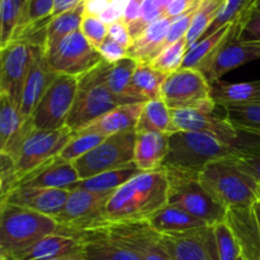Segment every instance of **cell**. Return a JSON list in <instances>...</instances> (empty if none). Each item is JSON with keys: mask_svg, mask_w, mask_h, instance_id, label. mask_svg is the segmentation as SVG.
I'll list each match as a JSON object with an SVG mask.
<instances>
[{"mask_svg": "<svg viewBox=\"0 0 260 260\" xmlns=\"http://www.w3.org/2000/svg\"><path fill=\"white\" fill-rule=\"evenodd\" d=\"M168 194L169 182L164 169L140 172L111 196L104 210V221H146L168 205Z\"/></svg>", "mask_w": 260, "mask_h": 260, "instance_id": "obj_1", "label": "cell"}, {"mask_svg": "<svg viewBox=\"0 0 260 260\" xmlns=\"http://www.w3.org/2000/svg\"><path fill=\"white\" fill-rule=\"evenodd\" d=\"M240 159L235 147L210 135L193 131H177L169 136V151L164 169L198 175L211 162L222 159Z\"/></svg>", "mask_w": 260, "mask_h": 260, "instance_id": "obj_2", "label": "cell"}, {"mask_svg": "<svg viewBox=\"0 0 260 260\" xmlns=\"http://www.w3.org/2000/svg\"><path fill=\"white\" fill-rule=\"evenodd\" d=\"M198 179L228 210H250L260 198V184L235 157L211 162Z\"/></svg>", "mask_w": 260, "mask_h": 260, "instance_id": "obj_3", "label": "cell"}, {"mask_svg": "<svg viewBox=\"0 0 260 260\" xmlns=\"http://www.w3.org/2000/svg\"><path fill=\"white\" fill-rule=\"evenodd\" d=\"M73 137V131L68 126L52 131H40L25 121L17 136L0 152H7L14 159L19 183L22 178L58 156Z\"/></svg>", "mask_w": 260, "mask_h": 260, "instance_id": "obj_4", "label": "cell"}, {"mask_svg": "<svg viewBox=\"0 0 260 260\" xmlns=\"http://www.w3.org/2000/svg\"><path fill=\"white\" fill-rule=\"evenodd\" d=\"M50 216L10 202L0 203V256L24 249L50 234L63 231Z\"/></svg>", "mask_w": 260, "mask_h": 260, "instance_id": "obj_5", "label": "cell"}, {"mask_svg": "<svg viewBox=\"0 0 260 260\" xmlns=\"http://www.w3.org/2000/svg\"><path fill=\"white\" fill-rule=\"evenodd\" d=\"M140 103L128 96L114 94L103 80L101 63L79 76V88L66 126L73 134L80 131L99 117L124 104Z\"/></svg>", "mask_w": 260, "mask_h": 260, "instance_id": "obj_6", "label": "cell"}, {"mask_svg": "<svg viewBox=\"0 0 260 260\" xmlns=\"http://www.w3.org/2000/svg\"><path fill=\"white\" fill-rule=\"evenodd\" d=\"M164 170L169 182V205L185 211L208 226L225 222L228 218V208L203 187L198 175L169 169Z\"/></svg>", "mask_w": 260, "mask_h": 260, "instance_id": "obj_7", "label": "cell"}, {"mask_svg": "<svg viewBox=\"0 0 260 260\" xmlns=\"http://www.w3.org/2000/svg\"><path fill=\"white\" fill-rule=\"evenodd\" d=\"M43 45L25 38L12 40L0 48V94H4L19 109L23 88L33 65L36 55Z\"/></svg>", "mask_w": 260, "mask_h": 260, "instance_id": "obj_8", "label": "cell"}, {"mask_svg": "<svg viewBox=\"0 0 260 260\" xmlns=\"http://www.w3.org/2000/svg\"><path fill=\"white\" fill-rule=\"evenodd\" d=\"M161 99L170 109L196 108L215 111L212 88L205 74L194 69H179L169 74L161 89Z\"/></svg>", "mask_w": 260, "mask_h": 260, "instance_id": "obj_9", "label": "cell"}, {"mask_svg": "<svg viewBox=\"0 0 260 260\" xmlns=\"http://www.w3.org/2000/svg\"><path fill=\"white\" fill-rule=\"evenodd\" d=\"M136 136V131L112 135L88 154L74 161L80 180L134 162Z\"/></svg>", "mask_w": 260, "mask_h": 260, "instance_id": "obj_10", "label": "cell"}, {"mask_svg": "<svg viewBox=\"0 0 260 260\" xmlns=\"http://www.w3.org/2000/svg\"><path fill=\"white\" fill-rule=\"evenodd\" d=\"M79 88V78L58 75L28 122L35 129L52 131L66 126Z\"/></svg>", "mask_w": 260, "mask_h": 260, "instance_id": "obj_11", "label": "cell"}, {"mask_svg": "<svg viewBox=\"0 0 260 260\" xmlns=\"http://www.w3.org/2000/svg\"><path fill=\"white\" fill-rule=\"evenodd\" d=\"M94 229H101L109 238L131 249L140 260H173L162 246L160 234L152 230L146 221H103Z\"/></svg>", "mask_w": 260, "mask_h": 260, "instance_id": "obj_12", "label": "cell"}, {"mask_svg": "<svg viewBox=\"0 0 260 260\" xmlns=\"http://www.w3.org/2000/svg\"><path fill=\"white\" fill-rule=\"evenodd\" d=\"M45 55L52 70L58 75L78 78L103 61L99 51L88 42L80 29L63 38L57 47Z\"/></svg>", "mask_w": 260, "mask_h": 260, "instance_id": "obj_13", "label": "cell"}, {"mask_svg": "<svg viewBox=\"0 0 260 260\" xmlns=\"http://www.w3.org/2000/svg\"><path fill=\"white\" fill-rule=\"evenodd\" d=\"M112 194L71 189L65 207L55 217L63 229L79 233L94 229L104 221V210Z\"/></svg>", "mask_w": 260, "mask_h": 260, "instance_id": "obj_14", "label": "cell"}, {"mask_svg": "<svg viewBox=\"0 0 260 260\" xmlns=\"http://www.w3.org/2000/svg\"><path fill=\"white\" fill-rule=\"evenodd\" d=\"M160 240L173 260H221L213 226L160 234Z\"/></svg>", "mask_w": 260, "mask_h": 260, "instance_id": "obj_15", "label": "cell"}, {"mask_svg": "<svg viewBox=\"0 0 260 260\" xmlns=\"http://www.w3.org/2000/svg\"><path fill=\"white\" fill-rule=\"evenodd\" d=\"M83 248L81 234L66 229L43 236L27 248L0 258L7 260H55L83 253Z\"/></svg>", "mask_w": 260, "mask_h": 260, "instance_id": "obj_16", "label": "cell"}, {"mask_svg": "<svg viewBox=\"0 0 260 260\" xmlns=\"http://www.w3.org/2000/svg\"><path fill=\"white\" fill-rule=\"evenodd\" d=\"M241 24L243 20L240 18L235 20L233 35L230 41L226 43L225 47L221 50L216 60L205 74L211 84L221 80L225 74L245 65L260 60V40L259 41H239Z\"/></svg>", "mask_w": 260, "mask_h": 260, "instance_id": "obj_17", "label": "cell"}, {"mask_svg": "<svg viewBox=\"0 0 260 260\" xmlns=\"http://www.w3.org/2000/svg\"><path fill=\"white\" fill-rule=\"evenodd\" d=\"M57 76L58 74L55 73L50 63L47 62L45 48H41L36 55L33 65L28 74L27 80H25L24 88H23L22 101H20L19 107V113L23 122L28 121L32 117L40 102L42 101L43 95Z\"/></svg>", "mask_w": 260, "mask_h": 260, "instance_id": "obj_18", "label": "cell"}, {"mask_svg": "<svg viewBox=\"0 0 260 260\" xmlns=\"http://www.w3.org/2000/svg\"><path fill=\"white\" fill-rule=\"evenodd\" d=\"M78 182H80V177L73 162L56 156L22 178L17 188H56L70 190Z\"/></svg>", "mask_w": 260, "mask_h": 260, "instance_id": "obj_19", "label": "cell"}, {"mask_svg": "<svg viewBox=\"0 0 260 260\" xmlns=\"http://www.w3.org/2000/svg\"><path fill=\"white\" fill-rule=\"evenodd\" d=\"M70 190L56 188H17L2 202H10L55 218L65 207Z\"/></svg>", "mask_w": 260, "mask_h": 260, "instance_id": "obj_20", "label": "cell"}, {"mask_svg": "<svg viewBox=\"0 0 260 260\" xmlns=\"http://www.w3.org/2000/svg\"><path fill=\"white\" fill-rule=\"evenodd\" d=\"M142 108L144 103H131L117 107L74 135L94 134L108 137L119 132L136 131Z\"/></svg>", "mask_w": 260, "mask_h": 260, "instance_id": "obj_21", "label": "cell"}, {"mask_svg": "<svg viewBox=\"0 0 260 260\" xmlns=\"http://www.w3.org/2000/svg\"><path fill=\"white\" fill-rule=\"evenodd\" d=\"M234 24H235V20L228 23L220 29L213 32L212 35L202 38L196 45H193L185 55L182 69H194V70H200L203 74L207 73V70L211 68L221 50L230 41Z\"/></svg>", "mask_w": 260, "mask_h": 260, "instance_id": "obj_22", "label": "cell"}, {"mask_svg": "<svg viewBox=\"0 0 260 260\" xmlns=\"http://www.w3.org/2000/svg\"><path fill=\"white\" fill-rule=\"evenodd\" d=\"M170 135L161 132H137L134 162L140 172H155L162 169L168 151Z\"/></svg>", "mask_w": 260, "mask_h": 260, "instance_id": "obj_23", "label": "cell"}, {"mask_svg": "<svg viewBox=\"0 0 260 260\" xmlns=\"http://www.w3.org/2000/svg\"><path fill=\"white\" fill-rule=\"evenodd\" d=\"M84 241L85 260H140L135 251L109 238L101 229L79 231Z\"/></svg>", "mask_w": 260, "mask_h": 260, "instance_id": "obj_24", "label": "cell"}, {"mask_svg": "<svg viewBox=\"0 0 260 260\" xmlns=\"http://www.w3.org/2000/svg\"><path fill=\"white\" fill-rule=\"evenodd\" d=\"M226 222L233 229L243 255L249 260H260V235L253 207L250 210H228Z\"/></svg>", "mask_w": 260, "mask_h": 260, "instance_id": "obj_25", "label": "cell"}, {"mask_svg": "<svg viewBox=\"0 0 260 260\" xmlns=\"http://www.w3.org/2000/svg\"><path fill=\"white\" fill-rule=\"evenodd\" d=\"M172 19L161 17L155 20L134 41L128 50V57L135 58L139 63H150L165 47L168 30Z\"/></svg>", "mask_w": 260, "mask_h": 260, "instance_id": "obj_26", "label": "cell"}, {"mask_svg": "<svg viewBox=\"0 0 260 260\" xmlns=\"http://www.w3.org/2000/svg\"><path fill=\"white\" fill-rule=\"evenodd\" d=\"M216 106H249L260 104V79L244 83H226L217 80L211 84Z\"/></svg>", "mask_w": 260, "mask_h": 260, "instance_id": "obj_27", "label": "cell"}, {"mask_svg": "<svg viewBox=\"0 0 260 260\" xmlns=\"http://www.w3.org/2000/svg\"><path fill=\"white\" fill-rule=\"evenodd\" d=\"M150 228L159 234H179L208 226L185 211L168 203L146 220Z\"/></svg>", "mask_w": 260, "mask_h": 260, "instance_id": "obj_28", "label": "cell"}, {"mask_svg": "<svg viewBox=\"0 0 260 260\" xmlns=\"http://www.w3.org/2000/svg\"><path fill=\"white\" fill-rule=\"evenodd\" d=\"M167 78V74L156 70L150 63H139L127 94L141 103L161 99V89Z\"/></svg>", "mask_w": 260, "mask_h": 260, "instance_id": "obj_29", "label": "cell"}, {"mask_svg": "<svg viewBox=\"0 0 260 260\" xmlns=\"http://www.w3.org/2000/svg\"><path fill=\"white\" fill-rule=\"evenodd\" d=\"M139 173L140 170L136 164L131 162V164L124 165L118 169L108 170V172L101 173V174L88 178V179L80 180L71 189H85L90 190V192L113 194L119 187H122L124 183L132 179Z\"/></svg>", "mask_w": 260, "mask_h": 260, "instance_id": "obj_30", "label": "cell"}, {"mask_svg": "<svg viewBox=\"0 0 260 260\" xmlns=\"http://www.w3.org/2000/svg\"><path fill=\"white\" fill-rule=\"evenodd\" d=\"M146 131L161 132L167 135H172L178 131L173 119L172 109L162 99H155L144 103L136 132Z\"/></svg>", "mask_w": 260, "mask_h": 260, "instance_id": "obj_31", "label": "cell"}, {"mask_svg": "<svg viewBox=\"0 0 260 260\" xmlns=\"http://www.w3.org/2000/svg\"><path fill=\"white\" fill-rule=\"evenodd\" d=\"M85 14V7L84 2L75 9L62 13L57 17L50 18L46 27V38H45V53L50 52L53 48L57 47L58 43L68 37L71 33L80 29L81 20Z\"/></svg>", "mask_w": 260, "mask_h": 260, "instance_id": "obj_32", "label": "cell"}, {"mask_svg": "<svg viewBox=\"0 0 260 260\" xmlns=\"http://www.w3.org/2000/svg\"><path fill=\"white\" fill-rule=\"evenodd\" d=\"M101 66L103 80L107 84V86L117 95L128 96L127 91H128L129 83H131L132 76H134L135 71L139 66V62L135 58L126 57L114 63H109L103 60L101 62ZM128 98H131V96H128Z\"/></svg>", "mask_w": 260, "mask_h": 260, "instance_id": "obj_33", "label": "cell"}, {"mask_svg": "<svg viewBox=\"0 0 260 260\" xmlns=\"http://www.w3.org/2000/svg\"><path fill=\"white\" fill-rule=\"evenodd\" d=\"M225 3L226 0H202L198 9L196 10L192 24H190L188 35L185 37L188 50L206 35Z\"/></svg>", "mask_w": 260, "mask_h": 260, "instance_id": "obj_34", "label": "cell"}, {"mask_svg": "<svg viewBox=\"0 0 260 260\" xmlns=\"http://www.w3.org/2000/svg\"><path fill=\"white\" fill-rule=\"evenodd\" d=\"M28 0H2L0 3V48L14 37L23 17Z\"/></svg>", "mask_w": 260, "mask_h": 260, "instance_id": "obj_35", "label": "cell"}, {"mask_svg": "<svg viewBox=\"0 0 260 260\" xmlns=\"http://www.w3.org/2000/svg\"><path fill=\"white\" fill-rule=\"evenodd\" d=\"M19 109L4 94H0V151L8 146L23 126Z\"/></svg>", "mask_w": 260, "mask_h": 260, "instance_id": "obj_36", "label": "cell"}, {"mask_svg": "<svg viewBox=\"0 0 260 260\" xmlns=\"http://www.w3.org/2000/svg\"><path fill=\"white\" fill-rule=\"evenodd\" d=\"M225 117L239 129L260 136V104L223 107Z\"/></svg>", "mask_w": 260, "mask_h": 260, "instance_id": "obj_37", "label": "cell"}, {"mask_svg": "<svg viewBox=\"0 0 260 260\" xmlns=\"http://www.w3.org/2000/svg\"><path fill=\"white\" fill-rule=\"evenodd\" d=\"M187 52V40L183 38V40L178 41V42L165 47L164 50L150 62V65H151L152 68L156 69V70L169 75V74L182 69L183 61H184Z\"/></svg>", "mask_w": 260, "mask_h": 260, "instance_id": "obj_38", "label": "cell"}, {"mask_svg": "<svg viewBox=\"0 0 260 260\" xmlns=\"http://www.w3.org/2000/svg\"><path fill=\"white\" fill-rule=\"evenodd\" d=\"M106 136L102 135H74L73 140L63 147L58 156L69 162H74L81 156L88 154L89 151L98 146L101 142L106 140Z\"/></svg>", "mask_w": 260, "mask_h": 260, "instance_id": "obj_39", "label": "cell"}, {"mask_svg": "<svg viewBox=\"0 0 260 260\" xmlns=\"http://www.w3.org/2000/svg\"><path fill=\"white\" fill-rule=\"evenodd\" d=\"M165 10H167V5L164 4L162 0H144L140 18L136 22L128 25L129 35H131L132 40L135 41L136 38H139L142 35V32L151 23H154L155 20L164 17Z\"/></svg>", "mask_w": 260, "mask_h": 260, "instance_id": "obj_40", "label": "cell"}, {"mask_svg": "<svg viewBox=\"0 0 260 260\" xmlns=\"http://www.w3.org/2000/svg\"><path fill=\"white\" fill-rule=\"evenodd\" d=\"M217 241L218 254L221 260H239L243 253H241L240 244L234 234L233 229L228 222H221L213 226Z\"/></svg>", "mask_w": 260, "mask_h": 260, "instance_id": "obj_41", "label": "cell"}, {"mask_svg": "<svg viewBox=\"0 0 260 260\" xmlns=\"http://www.w3.org/2000/svg\"><path fill=\"white\" fill-rule=\"evenodd\" d=\"M251 5H255V0H226L222 9L220 10V13L217 14L216 19L213 20L211 27L208 28V30L206 32V35L203 36L202 38L212 35L213 32L220 29L221 27L226 25L228 23H231L234 22V20L238 19V18L240 17L248 8H250ZM202 38H201V40H202Z\"/></svg>", "mask_w": 260, "mask_h": 260, "instance_id": "obj_42", "label": "cell"}, {"mask_svg": "<svg viewBox=\"0 0 260 260\" xmlns=\"http://www.w3.org/2000/svg\"><path fill=\"white\" fill-rule=\"evenodd\" d=\"M80 30L88 42L96 50L108 37V25L102 22L99 17H94V15L84 14Z\"/></svg>", "mask_w": 260, "mask_h": 260, "instance_id": "obj_43", "label": "cell"}, {"mask_svg": "<svg viewBox=\"0 0 260 260\" xmlns=\"http://www.w3.org/2000/svg\"><path fill=\"white\" fill-rule=\"evenodd\" d=\"M0 184H2V200L17 188L18 175L15 161L7 152H0Z\"/></svg>", "mask_w": 260, "mask_h": 260, "instance_id": "obj_44", "label": "cell"}, {"mask_svg": "<svg viewBox=\"0 0 260 260\" xmlns=\"http://www.w3.org/2000/svg\"><path fill=\"white\" fill-rule=\"evenodd\" d=\"M197 9H193L190 10V12L185 13V14L180 15V17L172 19L169 30H168L167 40H165V47H168V46L173 45V43L178 42V41L187 37L188 30H189L193 17H194V13Z\"/></svg>", "mask_w": 260, "mask_h": 260, "instance_id": "obj_45", "label": "cell"}, {"mask_svg": "<svg viewBox=\"0 0 260 260\" xmlns=\"http://www.w3.org/2000/svg\"><path fill=\"white\" fill-rule=\"evenodd\" d=\"M98 51L101 53L102 58L109 63L118 62V61L128 57V48L123 47V46L117 43L116 41L111 40L109 37H107V40L102 43Z\"/></svg>", "mask_w": 260, "mask_h": 260, "instance_id": "obj_46", "label": "cell"}, {"mask_svg": "<svg viewBox=\"0 0 260 260\" xmlns=\"http://www.w3.org/2000/svg\"><path fill=\"white\" fill-rule=\"evenodd\" d=\"M260 40V12L254 9L241 24L239 41H259Z\"/></svg>", "mask_w": 260, "mask_h": 260, "instance_id": "obj_47", "label": "cell"}, {"mask_svg": "<svg viewBox=\"0 0 260 260\" xmlns=\"http://www.w3.org/2000/svg\"><path fill=\"white\" fill-rule=\"evenodd\" d=\"M108 37L111 40L116 41L117 43L122 45L123 47L128 48V50L132 46V43H134V40H132L131 35H129L128 27H127V24L122 19L108 25Z\"/></svg>", "mask_w": 260, "mask_h": 260, "instance_id": "obj_48", "label": "cell"}, {"mask_svg": "<svg viewBox=\"0 0 260 260\" xmlns=\"http://www.w3.org/2000/svg\"><path fill=\"white\" fill-rule=\"evenodd\" d=\"M202 0H172L165 10V17L174 19L193 9H197Z\"/></svg>", "mask_w": 260, "mask_h": 260, "instance_id": "obj_49", "label": "cell"}, {"mask_svg": "<svg viewBox=\"0 0 260 260\" xmlns=\"http://www.w3.org/2000/svg\"><path fill=\"white\" fill-rule=\"evenodd\" d=\"M238 162L260 184V154L240 157V159H238Z\"/></svg>", "mask_w": 260, "mask_h": 260, "instance_id": "obj_50", "label": "cell"}, {"mask_svg": "<svg viewBox=\"0 0 260 260\" xmlns=\"http://www.w3.org/2000/svg\"><path fill=\"white\" fill-rule=\"evenodd\" d=\"M142 3H144V0H129L126 10H124L123 18H122V20L127 24V27H128L129 24H132L134 22H136L140 18Z\"/></svg>", "mask_w": 260, "mask_h": 260, "instance_id": "obj_51", "label": "cell"}, {"mask_svg": "<svg viewBox=\"0 0 260 260\" xmlns=\"http://www.w3.org/2000/svg\"><path fill=\"white\" fill-rule=\"evenodd\" d=\"M109 4H111L109 0H84L85 14L99 17L109 7Z\"/></svg>", "mask_w": 260, "mask_h": 260, "instance_id": "obj_52", "label": "cell"}, {"mask_svg": "<svg viewBox=\"0 0 260 260\" xmlns=\"http://www.w3.org/2000/svg\"><path fill=\"white\" fill-rule=\"evenodd\" d=\"M83 2L84 0H55V5H53L51 18L57 17V15L69 12V10L75 9V8L79 7Z\"/></svg>", "mask_w": 260, "mask_h": 260, "instance_id": "obj_53", "label": "cell"}, {"mask_svg": "<svg viewBox=\"0 0 260 260\" xmlns=\"http://www.w3.org/2000/svg\"><path fill=\"white\" fill-rule=\"evenodd\" d=\"M122 18H123V13H122L119 9H117L112 3L109 4V7L107 8L101 15H99V19H101L102 22L106 23L107 25L118 22V20H121Z\"/></svg>", "mask_w": 260, "mask_h": 260, "instance_id": "obj_54", "label": "cell"}, {"mask_svg": "<svg viewBox=\"0 0 260 260\" xmlns=\"http://www.w3.org/2000/svg\"><path fill=\"white\" fill-rule=\"evenodd\" d=\"M253 213H254V217H255V222H256V226H258L259 235H260V200L254 203Z\"/></svg>", "mask_w": 260, "mask_h": 260, "instance_id": "obj_55", "label": "cell"}, {"mask_svg": "<svg viewBox=\"0 0 260 260\" xmlns=\"http://www.w3.org/2000/svg\"><path fill=\"white\" fill-rule=\"evenodd\" d=\"M55 260H85L84 258V254H76V255H71V256H66V258H60V259H55Z\"/></svg>", "mask_w": 260, "mask_h": 260, "instance_id": "obj_56", "label": "cell"}, {"mask_svg": "<svg viewBox=\"0 0 260 260\" xmlns=\"http://www.w3.org/2000/svg\"><path fill=\"white\" fill-rule=\"evenodd\" d=\"M255 9L260 12V0H255Z\"/></svg>", "mask_w": 260, "mask_h": 260, "instance_id": "obj_57", "label": "cell"}, {"mask_svg": "<svg viewBox=\"0 0 260 260\" xmlns=\"http://www.w3.org/2000/svg\"><path fill=\"white\" fill-rule=\"evenodd\" d=\"M239 260H249V259H246V258H245V256H244V255H241V256H240V258H239Z\"/></svg>", "mask_w": 260, "mask_h": 260, "instance_id": "obj_58", "label": "cell"}, {"mask_svg": "<svg viewBox=\"0 0 260 260\" xmlns=\"http://www.w3.org/2000/svg\"><path fill=\"white\" fill-rule=\"evenodd\" d=\"M0 260H7V259H4V258H0Z\"/></svg>", "mask_w": 260, "mask_h": 260, "instance_id": "obj_59", "label": "cell"}, {"mask_svg": "<svg viewBox=\"0 0 260 260\" xmlns=\"http://www.w3.org/2000/svg\"><path fill=\"white\" fill-rule=\"evenodd\" d=\"M109 2H112V0H109Z\"/></svg>", "mask_w": 260, "mask_h": 260, "instance_id": "obj_60", "label": "cell"}, {"mask_svg": "<svg viewBox=\"0 0 260 260\" xmlns=\"http://www.w3.org/2000/svg\"><path fill=\"white\" fill-rule=\"evenodd\" d=\"M259 200H260V198H259Z\"/></svg>", "mask_w": 260, "mask_h": 260, "instance_id": "obj_61", "label": "cell"}]
</instances>
